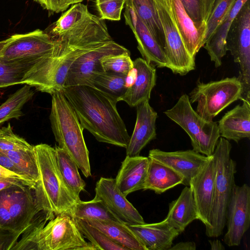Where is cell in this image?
I'll return each mask as SVG.
<instances>
[{
    "instance_id": "cell-26",
    "label": "cell",
    "mask_w": 250,
    "mask_h": 250,
    "mask_svg": "<svg viewBox=\"0 0 250 250\" xmlns=\"http://www.w3.org/2000/svg\"><path fill=\"white\" fill-rule=\"evenodd\" d=\"M248 0H236L234 5L223 19L217 28L204 45L210 60L216 67L222 64V59L226 55V39L230 25L243 4Z\"/></svg>"
},
{
    "instance_id": "cell-44",
    "label": "cell",
    "mask_w": 250,
    "mask_h": 250,
    "mask_svg": "<svg viewBox=\"0 0 250 250\" xmlns=\"http://www.w3.org/2000/svg\"><path fill=\"white\" fill-rule=\"evenodd\" d=\"M19 237L9 231L0 229V250H12Z\"/></svg>"
},
{
    "instance_id": "cell-41",
    "label": "cell",
    "mask_w": 250,
    "mask_h": 250,
    "mask_svg": "<svg viewBox=\"0 0 250 250\" xmlns=\"http://www.w3.org/2000/svg\"><path fill=\"white\" fill-rule=\"evenodd\" d=\"M187 13L200 27L206 28L204 21V0H181Z\"/></svg>"
},
{
    "instance_id": "cell-3",
    "label": "cell",
    "mask_w": 250,
    "mask_h": 250,
    "mask_svg": "<svg viewBox=\"0 0 250 250\" xmlns=\"http://www.w3.org/2000/svg\"><path fill=\"white\" fill-rule=\"evenodd\" d=\"M39 178L34 191L39 208L53 216L70 214L80 200L66 186L60 173L55 148L46 144L34 146Z\"/></svg>"
},
{
    "instance_id": "cell-5",
    "label": "cell",
    "mask_w": 250,
    "mask_h": 250,
    "mask_svg": "<svg viewBox=\"0 0 250 250\" xmlns=\"http://www.w3.org/2000/svg\"><path fill=\"white\" fill-rule=\"evenodd\" d=\"M102 43L88 45L58 41L53 52L42 57L27 73L23 84L50 95L61 90L74 62L82 55Z\"/></svg>"
},
{
    "instance_id": "cell-8",
    "label": "cell",
    "mask_w": 250,
    "mask_h": 250,
    "mask_svg": "<svg viewBox=\"0 0 250 250\" xmlns=\"http://www.w3.org/2000/svg\"><path fill=\"white\" fill-rule=\"evenodd\" d=\"M164 113L188 134L192 149L207 156L213 154L220 137L218 124L200 116L193 109L188 96L182 95L172 108Z\"/></svg>"
},
{
    "instance_id": "cell-45",
    "label": "cell",
    "mask_w": 250,
    "mask_h": 250,
    "mask_svg": "<svg viewBox=\"0 0 250 250\" xmlns=\"http://www.w3.org/2000/svg\"><path fill=\"white\" fill-rule=\"evenodd\" d=\"M0 165L19 175L26 176L11 161L5 153L0 149Z\"/></svg>"
},
{
    "instance_id": "cell-23",
    "label": "cell",
    "mask_w": 250,
    "mask_h": 250,
    "mask_svg": "<svg viewBox=\"0 0 250 250\" xmlns=\"http://www.w3.org/2000/svg\"><path fill=\"white\" fill-rule=\"evenodd\" d=\"M148 163V157L126 156L115 179L117 188L124 195L143 189Z\"/></svg>"
},
{
    "instance_id": "cell-38",
    "label": "cell",
    "mask_w": 250,
    "mask_h": 250,
    "mask_svg": "<svg viewBox=\"0 0 250 250\" xmlns=\"http://www.w3.org/2000/svg\"><path fill=\"white\" fill-rule=\"evenodd\" d=\"M101 64L104 71L126 75L133 68L130 52L105 56L101 60Z\"/></svg>"
},
{
    "instance_id": "cell-46",
    "label": "cell",
    "mask_w": 250,
    "mask_h": 250,
    "mask_svg": "<svg viewBox=\"0 0 250 250\" xmlns=\"http://www.w3.org/2000/svg\"><path fill=\"white\" fill-rule=\"evenodd\" d=\"M196 244L193 241H187L179 242L172 246L170 250H195Z\"/></svg>"
},
{
    "instance_id": "cell-2",
    "label": "cell",
    "mask_w": 250,
    "mask_h": 250,
    "mask_svg": "<svg viewBox=\"0 0 250 250\" xmlns=\"http://www.w3.org/2000/svg\"><path fill=\"white\" fill-rule=\"evenodd\" d=\"M97 250L87 243L71 215L63 213L51 219L40 215L23 233L12 250Z\"/></svg>"
},
{
    "instance_id": "cell-17",
    "label": "cell",
    "mask_w": 250,
    "mask_h": 250,
    "mask_svg": "<svg viewBox=\"0 0 250 250\" xmlns=\"http://www.w3.org/2000/svg\"><path fill=\"white\" fill-rule=\"evenodd\" d=\"M148 157L174 170L182 177L183 185L189 186L191 179L201 170L209 156L193 149L167 152L152 149L149 150Z\"/></svg>"
},
{
    "instance_id": "cell-20",
    "label": "cell",
    "mask_w": 250,
    "mask_h": 250,
    "mask_svg": "<svg viewBox=\"0 0 250 250\" xmlns=\"http://www.w3.org/2000/svg\"><path fill=\"white\" fill-rule=\"evenodd\" d=\"M133 62L136 72L135 80L118 102L124 101L130 107H136L149 100L151 91L156 85V70L143 58H138Z\"/></svg>"
},
{
    "instance_id": "cell-43",
    "label": "cell",
    "mask_w": 250,
    "mask_h": 250,
    "mask_svg": "<svg viewBox=\"0 0 250 250\" xmlns=\"http://www.w3.org/2000/svg\"><path fill=\"white\" fill-rule=\"evenodd\" d=\"M0 181H7L18 185L33 189L36 182L30 179L19 175L0 165Z\"/></svg>"
},
{
    "instance_id": "cell-50",
    "label": "cell",
    "mask_w": 250,
    "mask_h": 250,
    "mask_svg": "<svg viewBox=\"0 0 250 250\" xmlns=\"http://www.w3.org/2000/svg\"><path fill=\"white\" fill-rule=\"evenodd\" d=\"M10 41V38L5 40L0 41V55L5 45Z\"/></svg>"
},
{
    "instance_id": "cell-48",
    "label": "cell",
    "mask_w": 250,
    "mask_h": 250,
    "mask_svg": "<svg viewBox=\"0 0 250 250\" xmlns=\"http://www.w3.org/2000/svg\"><path fill=\"white\" fill-rule=\"evenodd\" d=\"M208 241L212 250H224L225 249L223 245L218 239L209 240Z\"/></svg>"
},
{
    "instance_id": "cell-29",
    "label": "cell",
    "mask_w": 250,
    "mask_h": 250,
    "mask_svg": "<svg viewBox=\"0 0 250 250\" xmlns=\"http://www.w3.org/2000/svg\"><path fill=\"white\" fill-rule=\"evenodd\" d=\"M42 57H31L9 60L0 57V88L23 84L27 73Z\"/></svg>"
},
{
    "instance_id": "cell-12",
    "label": "cell",
    "mask_w": 250,
    "mask_h": 250,
    "mask_svg": "<svg viewBox=\"0 0 250 250\" xmlns=\"http://www.w3.org/2000/svg\"><path fill=\"white\" fill-rule=\"evenodd\" d=\"M250 226V188L247 184L234 186L228 206L224 242L229 247L239 246Z\"/></svg>"
},
{
    "instance_id": "cell-19",
    "label": "cell",
    "mask_w": 250,
    "mask_h": 250,
    "mask_svg": "<svg viewBox=\"0 0 250 250\" xmlns=\"http://www.w3.org/2000/svg\"><path fill=\"white\" fill-rule=\"evenodd\" d=\"M136 120L133 133L126 148V155L137 156L151 141L156 138L157 112L146 101L136 106Z\"/></svg>"
},
{
    "instance_id": "cell-30",
    "label": "cell",
    "mask_w": 250,
    "mask_h": 250,
    "mask_svg": "<svg viewBox=\"0 0 250 250\" xmlns=\"http://www.w3.org/2000/svg\"><path fill=\"white\" fill-rule=\"evenodd\" d=\"M125 4L133 8L164 49V32L154 0H126Z\"/></svg>"
},
{
    "instance_id": "cell-25",
    "label": "cell",
    "mask_w": 250,
    "mask_h": 250,
    "mask_svg": "<svg viewBox=\"0 0 250 250\" xmlns=\"http://www.w3.org/2000/svg\"><path fill=\"white\" fill-rule=\"evenodd\" d=\"M198 219L196 207L189 186L182 190L179 197L169 204V210L164 219L181 233L194 220Z\"/></svg>"
},
{
    "instance_id": "cell-1",
    "label": "cell",
    "mask_w": 250,
    "mask_h": 250,
    "mask_svg": "<svg viewBox=\"0 0 250 250\" xmlns=\"http://www.w3.org/2000/svg\"><path fill=\"white\" fill-rule=\"evenodd\" d=\"M62 90L83 129L99 142L126 147L130 136L116 100L88 85L64 86Z\"/></svg>"
},
{
    "instance_id": "cell-36",
    "label": "cell",
    "mask_w": 250,
    "mask_h": 250,
    "mask_svg": "<svg viewBox=\"0 0 250 250\" xmlns=\"http://www.w3.org/2000/svg\"><path fill=\"white\" fill-rule=\"evenodd\" d=\"M78 228L83 236L86 238L97 250H127L115 243L100 230L83 219H75Z\"/></svg>"
},
{
    "instance_id": "cell-14",
    "label": "cell",
    "mask_w": 250,
    "mask_h": 250,
    "mask_svg": "<svg viewBox=\"0 0 250 250\" xmlns=\"http://www.w3.org/2000/svg\"><path fill=\"white\" fill-rule=\"evenodd\" d=\"M95 191L94 198L101 200L121 223L126 225L145 223L139 211L118 189L115 179L101 177Z\"/></svg>"
},
{
    "instance_id": "cell-47",
    "label": "cell",
    "mask_w": 250,
    "mask_h": 250,
    "mask_svg": "<svg viewBox=\"0 0 250 250\" xmlns=\"http://www.w3.org/2000/svg\"><path fill=\"white\" fill-rule=\"evenodd\" d=\"M215 0H204V21H207Z\"/></svg>"
},
{
    "instance_id": "cell-9",
    "label": "cell",
    "mask_w": 250,
    "mask_h": 250,
    "mask_svg": "<svg viewBox=\"0 0 250 250\" xmlns=\"http://www.w3.org/2000/svg\"><path fill=\"white\" fill-rule=\"evenodd\" d=\"M242 85L237 77L226 78L207 83L198 82L189 93L191 104L197 103L196 112L208 121L233 102L240 100Z\"/></svg>"
},
{
    "instance_id": "cell-15",
    "label": "cell",
    "mask_w": 250,
    "mask_h": 250,
    "mask_svg": "<svg viewBox=\"0 0 250 250\" xmlns=\"http://www.w3.org/2000/svg\"><path fill=\"white\" fill-rule=\"evenodd\" d=\"M58 41L47 33L36 29L26 34H15L3 49L0 57L9 60L31 57H41L51 53Z\"/></svg>"
},
{
    "instance_id": "cell-6",
    "label": "cell",
    "mask_w": 250,
    "mask_h": 250,
    "mask_svg": "<svg viewBox=\"0 0 250 250\" xmlns=\"http://www.w3.org/2000/svg\"><path fill=\"white\" fill-rule=\"evenodd\" d=\"M231 149L229 141L220 137L212 154L216 174L209 224L206 229V234L209 237L220 236L226 227L227 210L235 185L236 172V163L230 158Z\"/></svg>"
},
{
    "instance_id": "cell-22",
    "label": "cell",
    "mask_w": 250,
    "mask_h": 250,
    "mask_svg": "<svg viewBox=\"0 0 250 250\" xmlns=\"http://www.w3.org/2000/svg\"><path fill=\"white\" fill-rule=\"evenodd\" d=\"M178 30L190 56L195 59L204 46L206 28L199 27L187 13L181 0H168Z\"/></svg>"
},
{
    "instance_id": "cell-4",
    "label": "cell",
    "mask_w": 250,
    "mask_h": 250,
    "mask_svg": "<svg viewBox=\"0 0 250 250\" xmlns=\"http://www.w3.org/2000/svg\"><path fill=\"white\" fill-rule=\"evenodd\" d=\"M51 95L49 119L55 140L58 146L67 152L83 175L88 178L91 176V172L83 128L62 91H55Z\"/></svg>"
},
{
    "instance_id": "cell-11",
    "label": "cell",
    "mask_w": 250,
    "mask_h": 250,
    "mask_svg": "<svg viewBox=\"0 0 250 250\" xmlns=\"http://www.w3.org/2000/svg\"><path fill=\"white\" fill-rule=\"evenodd\" d=\"M164 32V50L168 67L184 76L195 68V59L187 50L171 13L168 0H153Z\"/></svg>"
},
{
    "instance_id": "cell-37",
    "label": "cell",
    "mask_w": 250,
    "mask_h": 250,
    "mask_svg": "<svg viewBox=\"0 0 250 250\" xmlns=\"http://www.w3.org/2000/svg\"><path fill=\"white\" fill-rule=\"evenodd\" d=\"M236 0H215L209 17L206 21L204 45L211 37L217 26L229 12Z\"/></svg>"
},
{
    "instance_id": "cell-35",
    "label": "cell",
    "mask_w": 250,
    "mask_h": 250,
    "mask_svg": "<svg viewBox=\"0 0 250 250\" xmlns=\"http://www.w3.org/2000/svg\"><path fill=\"white\" fill-rule=\"evenodd\" d=\"M23 174L36 183L39 178V168L34 148L4 152Z\"/></svg>"
},
{
    "instance_id": "cell-13",
    "label": "cell",
    "mask_w": 250,
    "mask_h": 250,
    "mask_svg": "<svg viewBox=\"0 0 250 250\" xmlns=\"http://www.w3.org/2000/svg\"><path fill=\"white\" fill-rule=\"evenodd\" d=\"M130 52L114 41L104 42L80 56L70 67L64 86L88 85L95 75L104 71L101 60L105 56Z\"/></svg>"
},
{
    "instance_id": "cell-28",
    "label": "cell",
    "mask_w": 250,
    "mask_h": 250,
    "mask_svg": "<svg viewBox=\"0 0 250 250\" xmlns=\"http://www.w3.org/2000/svg\"><path fill=\"white\" fill-rule=\"evenodd\" d=\"M84 220L100 230L111 240L125 248L127 250H146L126 225L111 221L92 219Z\"/></svg>"
},
{
    "instance_id": "cell-18",
    "label": "cell",
    "mask_w": 250,
    "mask_h": 250,
    "mask_svg": "<svg viewBox=\"0 0 250 250\" xmlns=\"http://www.w3.org/2000/svg\"><path fill=\"white\" fill-rule=\"evenodd\" d=\"M216 174V164L212 155L201 169L190 180V188L197 209L198 220L207 228L209 224Z\"/></svg>"
},
{
    "instance_id": "cell-33",
    "label": "cell",
    "mask_w": 250,
    "mask_h": 250,
    "mask_svg": "<svg viewBox=\"0 0 250 250\" xmlns=\"http://www.w3.org/2000/svg\"><path fill=\"white\" fill-rule=\"evenodd\" d=\"M31 87L25 84L10 95L0 105V125L13 118L19 119L23 115L21 111L22 107L32 98L35 93Z\"/></svg>"
},
{
    "instance_id": "cell-40",
    "label": "cell",
    "mask_w": 250,
    "mask_h": 250,
    "mask_svg": "<svg viewBox=\"0 0 250 250\" xmlns=\"http://www.w3.org/2000/svg\"><path fill=\"white\" fill-rule=\"evenodd\" d=\"M126 0H95L99 18L104 20L119 21Z\"/></svg>"
},
{
    "instance_id": "cell-42",
    "label": "cell",
    "mask_w": 250,
    "mask_h": 250,
    "mask_svg": "<svg viewBox=\"0 0 250 250\" xmlns=\"http://www.w3.org/2000/svg\"><path fill=\"white\" fill-rule=\"evenodd\" d=\"M44 9L52 13H58L66 10L70 5L85 0H34Z\"/></svg>"
},
{
    "instance_id": "cell-7",
    "label": "cell",
    "mask_w": 250,
    "mask_h": 250,
    "mask_svg": "<svg viewBox=\"0 0 250 250\" xmlns=\"http://www.w3.org/2000/svg\"><path fill=\"white\" fill-rule=\"evenodd\" d=\"M44 212L28 187L15 185L0 191V229L20 237Z\"/></svg>"
},
{
    "instance_id": "cell-32",
    "label": "cell",
    "mask_w": 250,
    "mask_h": 250,
    "mask_svg": "<svg viewBox=\"0 0 250 250\" xmlns=\"http://www.w3.org/2000/svg\"><path fill=\"white\" fill-rule=\"evenodd\" d=\"M127 75L104 71L94 76L89 82L88 85L104 92L118 102V99L125 94L128 88L126 85Z\"/></svg>"
},
{
    "instance_id": "cell-10",
    "label": "cell",
    "mask_w": 250,
    "mask_h": 250,
    "mask_svg": "<svg viewBox=\"0 0 250 250\" xmlns=\"http://www.w3.org/2000/svg\"><path fill=\"white\" fill-rule=\"evenodd\" d=\"M227 51L238 64L242 85L240 100L250 103V2L248 0L233 21L226 39Z\"/></svg>"
},
{
    "instance_id": "cell-39",
    "label": "cell",
    "mask_w": 250,
    "mask_h": 250,
    "mask_svg": "<svg viewBox=\"0 0 250 250\" xmlns=\"http://www.w3.org/2000/svg\"><path fill=\"white\" fill-rule=\"evenodd\" d=\"M23 138L15 134L10 123L0 128V149L4 151L26 150L33 148Z\"/></svg>"
},
{
    "instance_id": "cell-16",
    "label": "cell",
    "mask_w": 250,
    "mask_h": 250,
    "mask_svg": "<svg viewBox=\"0 0 250 250\" xmlns=\"http://www.w3.org/2000/svg\"><path fill=\"white\" fill-rule=\"evenodd\" d=\"M125 22L132 31L137 42V48L143 59L152 66L168 67L163 48L132 8L125 4Z\"/></svg>"
},
{
    "instance_id": "cell-49",
    "label": "cell",
    "mask_w": 250,
    "mask_h": 250,
    "mask_svg": "<svg viewBox=\"0 0 250 250\" xmlns=\"http://www.w3.org/2000/svg\"><path fill=\"white\" fill-rule=\"evenodd\" d=\"M15 185H18L10 181H0V191Z\"/></svg>"
},
{
    "instance_id": "cell-31",
    "label": "cell",
    "mask_w": 250,
    "mask_h": 250,
    "mask_svg": "<svg viewBox=\"0 0 250 250\" xmlns=\"http://www.w3.org/2000/svg\"><path fill=\"white\" fill-rule=\"evenodd\" d=\"M59 169L63 181L77 196L84 189L85 183L79 172L78 167L66 151L58 146L54 147Z\"/></svg>"
},
{
    "instance_id": "cell-24",
    "label": "cell",
    "mask_w": 250,
    "mask_h": 250,
    "mask_svg": "<svg viewBox=\"0 0 250 250\" xmlns=\"http://www.w3.org/2000/svg\"><path fill=\"white\" fill-rule=\"evenodd\" d=\"M242 102L226 113L218 124L220 136L236 143L250 138V103Z\"/></svg>"
},
{
    "instance_id": "cell-21",
    "label": "cell",
    "mask_w": 250,
    "mask_h": 250,
    "mask_svg": "<svg viewBox=\"0 0 250 250\" xmlns=\"http://www.w3.org/2000/svg\"><path fill=\"white\" fill-rule=\"evenodd\" d=\"M146 250H170L181 232L164 220L154 223L127 225Z\"/></svg>"
},
{
    "instance_id": "cell-27",
    "label": "cell",
    "mask_w": 250,
    "mask_h": 250,
    "mask_svg": "<svg viewBox=\"0 0 250 250\" xmlns=\"http://www.w3.org/2000/svg\"><path fill=\"white\" fill-rule=\"evenodd\" d=\"M148 158L144 190L149 189L160 194L179 184H183L184 180L177 172L156 160Z\"/></svg>"
},
{
    "instance_id": "cell-34",
    "label": "cell",
    "mask_w": 250,
    "mask_h": 250,
    "mask_svg": "<svg viewBox=\"0 0 250 250\" xmlns=\"http://www.w3.org/2000/svg\"><path fill=\"white\" fill-rule=\"evenodd\" d=\"M70 215L75 219L120 222L101 200L94 198L88 201H79L73 207Z\"/></svg>"
}]
</instances>
